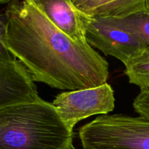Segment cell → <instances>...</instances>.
Here are the masks:
<instances>
[{"label": "cell", "mask_w": 149, "mask_h": 149, "mask_svg": "<svg viewBox=\"0 0 149 149\" xmlns=\"http://www.w3.org/2000/svg\"><path fill=\"white\" fill-rule=\"evenodd\" d=\"M52 105L63 122L73 130L81 120L111 112L115 107L114 92L106 82L95 88L64 92L55 97Z\"/></svg>", "instance_id": "8992f818"}, {"label": "cell", "mask_w": 149, "mask_h": 149, "mask_svg": "<svg viewBox=\"0 0 149 149\" xmlns=\"http://www.w3.org/2000/svg\"><path fill=\"white\" fill-rule=\"evenodd\" d=\"M84 14L100 17L120 18L144 10H149V0H72Z\"/></svg>", "instance_id": "ba28073f"}, {"label": "cell", "mask_w": 149, "mask_h": 149, "mask_svg": "<svg viewBox=\"0 0 149 149\" xmlns=\"http://www.w3.org/2000/svg\"><path fill=\"white\" fill-rule=\"evenodd\" d=\"M125 65L130 83L141 89L149 88V47Z\"/></svg>", "instance_id": "30bf717a"}, {"label": "cell", "mask_w": 149, "mask_h": 149, "mask_svg": "<svg viewBox=\"0 0 149 149\" xmlns=\"http://www.w3.org/2000/svg\"><path fill=\"white\" fill-rule=\"evenodd\" d=\"M132 105L140 117L149 121V88L141 89Z\"/></svg>", "instance_id": "8fae6325"}, {"label": "cell", "mask_w": 149, "mask_h": 149, "mask_svg": "<svg viewBox=\"0 0 149 149\" xmlns=\"http://www.w3.org/2000/svg\"><path fill=\"white\" fill-rule=\"evenodd\" d=\"M110 18L116 26L135 35L149 47V10L138 12L120 18Z\"/></svg>", "instance_id": "9c48e42d"}, {"label": "cell", "mask_w": 149, "mask_h": 149, "mask_svg": "<svg viewBox=\"0 0 149 149\" xmlns=\"http://www.w3.org/2000/svg\"><path fill=\"white\" fill-rule=\"evenodd\" d=\"M6 22L5 15L0 14V109L42 99L31 74L4 45Z\"/></svg>", "instance_id": "277c9868"}, {"label": "cell", "mask_w": 149, "mask_h": 149, "mask_svg": "<svg viewBox=\"0 0 149 149\" xmlns=\"http://www.w3.org/2000/svg\"><path fill=\"white\" fill-rule=\"evenodd\" d=\"M80 17L87 43L125 65L148 47L135 35L116 26L110 18L89 16L81 12Z\"/></svg>", "instance_id": "5b68a950"}, {"label": "cell", "mask_w": 149, "mask_h": 149, "mask_svg": "<svg viewBox=\"0 0 149 149\" xmlns=\"http://www.w3.org/2000/svg\"><path fill=\"white\" fill-rule=\"evenodd\" d=\"M48 18L71 39L87 42L80 11L72 0H34Z\"/></svg>", "instance_id": "52a82bcc"}, {"label": "cell", "mask_w": 149, "mask_h": 149, "mask_svg": "<svg viewBox=\"0 0 149 149\" xmlns=\"http://www.w3.org/2000/svg\"><path fill=\"white\" fill-rule=\"evenodd\" d=\"M73 130L43 99L0 109V149H71Z\"/></svg>", "instance_id": "7a4b0ae2"}, {"label": "cell", "mask_w": 149, "mask_h": 149, "mask_svg": "<svg viewBox=\"0 0 149 149\" xmlns=\"http://www.w3.org/2000/svg\"><path fill=\"white\" fill-rule=\"evenodd\" d=\"M71 149H77V148H74V147H73V148H71Z\"/></svg>", "instance_id": "7c38bea8"}, {"label": "cell", "mask_w": 149, "mask_h": 149, "mask_svg": "<svg viewBox=\"0 0 149 149\" xmlns=\"http://www.w3.org/2000/svg\"><path fill=\"white\" fill-rule=\"evenodd\" d=\"M4 45L33 81L62 90L95 88L106 83L109 65L87 42L60 30L34 0L9 1Z\"/></svg>", "instance_id": "6da1fadb"}, {"label": "cell", "mask_w": 149, "mask_h": 149, "mask_svg": "<svg viewBox=\"0 0 149 149\" xmlns=\"http://www.w3.org/2000/svg\"><path fill=\"white\" fill-rule=\"evenodd\" d=\"M83 149H149V121L124 114L100 115L79 130Z\"/></svg>", "instance_id": "3957f363"}]
</instances>
